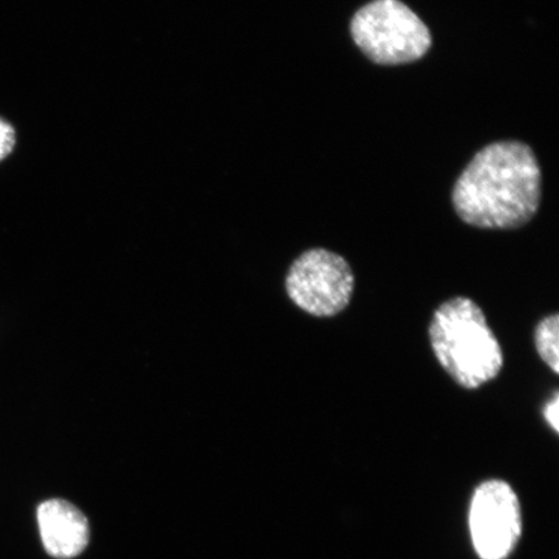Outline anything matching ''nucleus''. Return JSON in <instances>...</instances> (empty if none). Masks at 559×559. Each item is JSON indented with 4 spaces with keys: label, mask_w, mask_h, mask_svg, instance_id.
<instances>
[{
    "label": "nucleus",
    "mask_w": 559,
    "mask_h": 559,
    "mask_svg": "<svg viewBox=\"0 0 559 559\" xmlns=\"http://www.w3.org/2000/svg\"><path fill=\"white\" fill-rule=\"evenodd\" d=\"M540 200L539 164L533 150L519 142L493 143L478 152L452 193L460 219L484 229L526 226Z\"/></svg>",
    "instance_id": "obj_1"
},
{
    "label": "nucleus",
    "mask_w": 559,
    "mask_h": 559,
    "mask_svg": "<svg viewBox=\"0 0 559 559\" xmlns=\"http://www.w3.org/2000/svg\"><path fill=\"white\" fill-rule=\"evenodd\" d=\"M429 341L445 373L465 390H477L499 377L504 354L484 310L467 297L445 300L432 314Z\"/></svg>",
    "instance_id": "obj_2"
},
{
    "label": "nucleus",
    "mask_w": 559,
    "mask_h": 559,
    "mask_svg": "<svg viewBox=\"0 0 559 559\" xmlns=\"http://www.w3.org/2000/svg\"><path fill=\"white\" fill-rule=\"evenodd\" d=\"M356 46L380 66H401L417 61L429 51L428 26L401 0H373L352 21Z\"/></svg>",
    "instance_id": "obj_3"
},
{
    "label": "nucleus",
    "mask_w": 559,
    "mask_h": 559,
    "mask_svg": "<svg viewBox=\"0 0 559 559\" xmlns=\"http://www.w3.org/2000/svg\"><path fill=\"white\" fill-rule=\"evenodd\" d=\"M285 289L300 310L314 318H333L352 302L355 275L344 257L314 248L293 262L286 275Z\"/></svg>",
    "instance_id": "obj_4"
},
{
    "label": "nucleus",
    "mask_w": 559,
    "mask_h": 559,
    "mask_svg": "<svg viewBox=\"0 0 559 559\" xmlns=\"http://www.w3.org/2000/svg\"><path fill=\"white\" fill-rule=\"evenodd\" d=\"M469 527L480 559H506L522 535L519 496L506 480L488 479L473 493Z\"/></svg>",
    "instance_id": "obj_5"
},
{
    "label": "nucleus",
    "mask_w": 559,
    "mask_h": 559,
    "mask_svg": "<svg viewBox=\"0 0 559 559\" xmlns=\"http://www.w3.org/2000/svg\"><path fill=\"white\" fill-rule=\"evenodd\" d=\"M41 544L56 559H72L85 551L90 543L86 515L67 500L50 499L37 509Z\"/></svg>",
    "instance_id": "obj_6"
},
{
    "label": "nucleus",
    "mask_w": 559,
    "mask_h": 559,
    "mask_svg": "<svg viewBox=\"0 0 559 559\" xmlns=\"http://www.w3.org/2000/svg\"><path fill=\"white\" fill-rule=\"evenodd\" d=\"M559 314H549L539 321L535 328L534 342L542 360L556 374L559 373Z\"/></svg>",
    "instance_id": "obj_7"
},
{
    "label": "nucleus",
    "mask_w": 559,
    "mask_h": 559,
    "mask_svg": "<svg viewBox=\"0 0 559 559\" xmlns=\"http://www.w3.org/2000/svg\"><path fill=\"white\" fill-rule=\"evenodd\" d=\"M16 144V131L10 122L0 117V160L10 156Z\"/></svg>",
    "instance_id": "obj_8"
},
{
    "label": "nucleus",
    "mask_w": 559,
    "mask_h": 559,
    "mask_svg": "<svg viewBox=\"0 0 559 559\" xmlns=\"http://www.w3.org/2000/svg\"><path fill=\"white\" fill-rule=\"evenodd\" d=\"M543 415L545 419H547V423L549 424L550 428L554 429L557 435L559 432V394L558 391H556V394L551 400L545 404Z\"/></svg>",
    "instance_id": "obj_9"
}]
</instances>
